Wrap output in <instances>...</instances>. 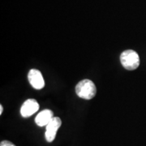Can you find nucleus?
<instances>
[{"mask_svg":"<svg viewBox=\"0 0 146 146\" xmlns=\"http://www.w3.org/2000/svg\"><path fill=\"white\" fill-rule=\"evenodd\" d=\"M3 106L1 105V106H0V115L3 114Z\"/></svg>","mask_w":146,"mask_h":146,"instance_id":"6e6552de","label":"nucleus"},{"mask_svg":"<svg viewBox=\"0 0 146 146\" xmlns=\"http://www.w3.org/2000/svg\"><path fill=\"white\" fill-rule=\"evenodd\" d=\"M61 125H62V121L58 117H54L51 121L47 124L46 130L45 133L47 142H52L55 139L58 130Z\"/></svg>","mask_w":146,"mask_h":146,"instance_id":"7ed1b4c3","label":"nucleus"},{"mask_svg":"<svg viewBox=\"0 0 146 146\" xmlns=\"http://www.w3.org/2000/svg\"><path fill=\"white\" fill-rule=\"evenodd\" d=\"M120 61L123 67L129 71L136 70L140 65V57L133 50H127L121 54Z\"/></svg>","mask_w":146,"mask_h":146,"instance_id":"f03ea898","label":"nucleus"},{"mask_svg":"<svg viewBox=\"0 0 146 146\" xmlns=\"http://www.w3.org/2000/svg\"><path fill=\"white\" fill-rule=\"evenodd\" d=\"M76 93L80 98L90 100L95 97L97 88L92 80L85 79L77 84L76 87Z\"/></svg>","mask_w":146,"mask_h":146,"instance_id":"f257e3e1","label":"nucleus"},{"mask_svg":"<svg viewBox=\"0 0 146 146\" xmlns=\"http://www.w3.org/2000/svg\"><path fill=\"white\" fill-rule=\"evenodd\" d=\"M54 118V114L50 110H44L36 115L35 123L39 127L46 126Z\"/></svg>","mask_w":146,"mask_h":146,"instance_id":"423d86ee","label":"nucleus"},{"mask_svg":"<svg viewBox=\"0 0 146 146\" xmlns=\"http://www.w3.org/2000/svg\"><path fill=\"white\" fill-rule=\"evenodd\" d=\"M39 109V104L35 99H28L22 105L21 114L23 117L27 118L35 114Z\"/></svg>","mask_w":146,"mask_h":146,"instance_id":"39448f33","label":"nucleus"},{"mask_svg":"<svg viewBox=\"0 0 146 146\" xmlns=\"http://www.w3.org/2000/svg\"><path fill=\"white\" fill-rule=\"evenodd\" d=\"M0 146H16L13 143H11V141H3L1 142Z\"/></svg>","mask_w":146,"mask_h":146,"instance_id":"0eeeda50","label":"nucleus"},{"mask_svg":"<svg viewBox=\"0 0 146 146\" xmlns=\"http://www.w3.org/2000/svg\"><path fill=\"white\" fill-rule=\"evenodd\" d=\"M29 81L33 88L42 89L45 86V80L41 72L37 69H31L28 75Z\"/></svg>","mask_w":146,"mask_h":146,"instance_id":"20e7f679","label":"nucleus"}]
</instances>
